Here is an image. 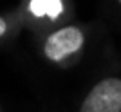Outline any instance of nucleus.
Instances as JSON below:
<instances>
[{"mask_svg":"<svg viewBox=\"0 0 121 112\" xmlns=\"http://www.w3.org/2000/svg\"><path fill=\"white\" fill-rule=\"evenodd\" d=\"M80 112H121V78H105L92 87Z\"/></svg>","mask_w":121,"mask_h":112,"instance_id":"nucleus-1","label":"nucleus"},{"mask_svg":"<svg viewBox=\"0 0 121 112\" xmlns=\"http://www.w3.org/2000/svg\"><path fill=\"white\" fill-rule=\"evenodd\" d=\"M83 42H85V36L78 27H61L47 38L45 45H43V52L51 61H61L80 51L83 47Z\"/></svg>","mask_w":121,"mask_h":112,"instance_id":"nucleus-2","label":"nucleus"},{"mask_svg":"<svg viewBox=\"0 0 121 112\" xmlns=\"http://www.w3.org/2000/svg\"><path fill=\"white\" fill-rule=\"evenodd\" d=\"M31 11L38 16H58L61 13V2L60 0H31Z\"/></svg>","mask_w":121,"mask_h":112,"instance_id":"nucleus-3","label":"nucleus"},{"mask_svg":"<svg viewBox=\"0 0 121 112\" xmlns=\"http://www.w3.org/2000/svg\"><path fill=\"white\" fill-rule=\"evenodd\" d=\"M5 29H7V24H5V20L2 18V16H0V36H4Z\"/></svg>","mask_w":121,"mask_h":112,"instance_id":"nucleus-4","label":"nucleus"},{"mask_svg":"<svg viewBox=\"0 0 121 112\" xmlns=\"http://www.w3.org/2000/svg\"><path fill=\"white\" fill-rule=\"evenodd\" d=\"M117 2H119V4H121V0H117Z\"/></svg>","mask_w":121,"mask_h":112,"instance_id":"nucleus-5","label":"nucleus"},{"mask_svg":"<svg viewBox=\"0 0 121 112\" xmlns=\"http://www.w3.org/2000/svg\"><path fill=\"white\" fill-rule=\"evenodd\" d=\"M0 112H2V110H0Z\"/></svg>","mask_w":121,"mask_h":112,"instance_id":"nucleus-6","label":"nucleus"}]
</instances>
